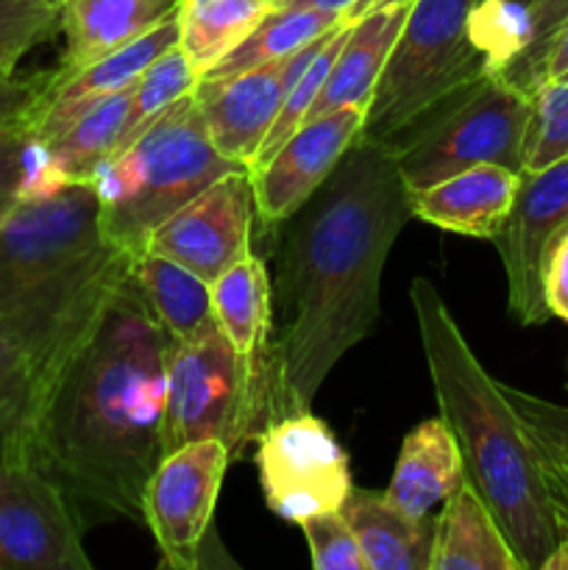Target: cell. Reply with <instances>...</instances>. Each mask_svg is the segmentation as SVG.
I'll return each instance as SVG.
<instances>
[{"label":"cell","instance_id":"5b68a950","mask_svg":"<svg viewBox=\"0 0 568 570\" xmlns=\"http://www.w3.org/2000/svg\"><path fill=\"white\" fill-rule=\"evenodd\" d=\"M237 167L243 165L226 159L212 142L193 89L117 150L92 181L106 243L137 259L173 212Z\"/></svg>","mask_w":568,"mask_h":570},{"label":"cell","instance_id":"ffe728a7","mask_svg":"<svg viewBox=\"0 0 568 570\" xmlns=\"http://www.w3.org/2000/svg\"><path fill=\"white\" fill-rule=\"evenodd\" d=\"M360 543L365 570H429L434 518L410 515L388 493L351 488L340 510Z\"/></svg>","mask_w":568,"mask_h":570},{"label":"cell","instance_id":"83f0119b","mask_svg":"<svg viewBox=\"0 0 568 570\" xmlns=\"http://www.w3.org/2000/svg\"><path fill=\"white\" fill-rule=\"evenodd\" d=\"M195 87H198V76L189 67L184 50L178 45L167 48L154 65L145 67V72L131 87V104H128V115L126 122H123V137L117 150H123L131 139H137L161 111L170 109L176 100L193 92Z\"/></svg>","mask_w":568,"mask_h":570},{"label":"cell","instance_id":"9c48e42d","mask_svg":"<svg viewBox=\"0 0 568 570\" xmlns=\"http://www.w3.org/2000/svg\"><path fill=\"white\" fill-rule=\"evenodd\" d=\"M256 471L271 512L301 523L317 512L343 510L351 488L349 454L312 412L267 421L256 432Z\"/></svg>","mask_w":568,"mask_h":570},{"label":"cell","instance_id":"ee69618b","mask_svg":"<svg viewBox=\"0 0 568 570\" xmlns=\"http://www.w3.org/2000/svg\"><path fill=\"white\" fill-rule=\"evenodd\" d=\"M265 3H271V6H278V3H282V0H265Z\"/></svg>","mask_w":568,"mask_h":570},{"label":"cell","instance_id":"44dd1931","mask_svg":"<svg viewBox=\"0 0 568 570\" xmlns=\"http://www.w3.org/2000/svg\"><path fill=\"white\" fill-rule=\"evenodd\" d=\"M410 6L412 3L388 6V9L371 11V14L349 22V33L340 45V53L329 70L310 120L343 109V106H365L368 109Z\"/></svg>","mask_w":568,"mask_h":570},{"label":"cell","instance_id":"7c38bea8","mask_svg":"<svg viewBox=\"0 0 568 570\" xmlns=\"http://www.w3.org/2000/svg\"><path fill=\"white\" fill-rule=\"evenodd\" d=\"M568 228V159L521 173L516 200L493 237L507 278V306L521 326L551 317L543 295L551 248Z\"/></svg>","mask_w":568,"mask_h":570},{"label":"cell","instance_id":"74e56055","mask_svg":"<svg viewBox=\"0 0 568 570\" xmlns=\"http://www.w3.org/2000/svg\"><path fill=\"white\" fill-rule=\"evenodd\" d=\"M543 295L551 315L568 323V228L551 248L549 265H546Z\"/></svg>","mask_w":568,"mask_h":570},{"label":"cell","instance_id":"bcb514c9","mask_svg":"<svg viewBox=\"0 0 568 570\" xmlns=\"http://www.w3.org/2000/svg\"><path fill=\"white\" fill-rule=\"evenodd\" d=\"M566 387H568V382H566Z\"/></svg>","mask_w":568,"mask_h":570},{"label":"cell","instance_id":"d6986e66","mask_svg":"<svg viewBox=\"0 0 568 570\" xmlns=\"http://www.w3.org/2000/svg\"><path fill=\"white\" fill-rule=\"evenodd\" d=\"M176 6L178 0H61L59 31L65 50L50 70V81L70 78L92 61L126 48L159 26Z\"/></svg>","mask_w":568,"mask_h":570},{"label":"cell","instance_id":"484cf974","mask_svg":"<svg viewBox=\"0 0 568 570\" xmlns=\"http://www.w3.org/2000/svg\"><path fill=\"white\" fill-rule=\"evenodd\" d=\"M349 20V14H334V11L312 9V6L278 3L262 17L259 26L232 50L223 61H217L204 78H223L234 72L251 70V67L271 65V61L287 59L298 53L317 37L337 28Z\"/></svg>","mask_w":568,"mask_h":570},{"label":"cell","instance_id":"603a6c76","mask_svg":"<svg viewBox=\"0 0 568 570\" xmlns=\"http://www.w3.org/2000/svg\"><path fill=\"white\" fill-rule=\"evenodd\" d=\"M429 570H523L490 507L466 479L434 518Z\"/></svg>","mask_w":568,"mask_h":570},{"label":"cell","instance_id":"ab89813d","mask_svg":"<svg viewBox=\"0 0 568 570\" xmlns=\"http://www.w3.org/2000/svg\"><path fill=\"white\" fill-rule=\"evenodd\" d=\"M401 3H412V0H356V3L349 9V20H356V17H365L371 14V11L388 9V6H401Z\"/></svg>","mask_w":568,"mask_h":570},{"label":"cell","instance_id":"ba28073f","mask_svg":"<svg viewBox=\"0 0 568 570\" xmlns=\"http://www.w3.org/2000/svg\"><path fill=\"white\" fill-rule=\"evenodd\" d=\"M217 438L239 454L251 438L243 406L239 362L221 326L184 343H167L165 354V454Z\"/></svg>","mask_w":568,"mask_h":570},{"label":"cell","instance_id":"ac0fdd59","mask_svg":"<svg viewBox=\"0 0 568 570\" xmlns=\"http://www.w3.org/2000/svg\"><path fill=\"white\" fill-rule=\"evenodd\" d=\"M521 173L501 165H477L451 173L429 187L410 193L412 217L462 237L488 239L499 234L516 200Z\"/></svg>","mask_w":568,"mask_h":570},{"label":"cell","instance_id":"8d00e7d4","mask_svg":"<svg viewBox=\"0 0 568 570\" xmlns=\"http://www.w3.org/2000/svg\"><path fill=\"white\" fill-rule=\"evenodd\" d=\"M28 128H0V223L20 204L22 176H26Z\"/></svg>","mask_w":568,"mask_h":570},{"label":"cell","instance_id":"e0dca14e","mask_svg":"<svg viewBox=\"0 0 568 570\" xmlns=\"http://www.w3.org/2000/svg\"><path fill=\"white\" fill-rule=\"evenodd\" d=\"M173 45H178V11H170L159 26L128 42L126 48L72 72L70 78H61V81H50L48 78V87H45L37 111L28 122V134L37 142H48L95 100L131 89L145 72V67L154 65Z\"/></svg>","mask_w":568,"mask_h":570},{"label":"cell","instance_id":"52a82bcc","mask_svg":"<svg viewBox=\"0 0 568 570\" xmlns=\"http://www.w3.org/2000/svg\"><path fill=\"white\" fill-rule=\"evenodd\" d=\"M529 92L490 72L384 142L407 193L477 165L523 170Z\"/></svg>","mask_w":568,"mask_h":570},{"label":"cell","instance_id":"5bb4252c","mask_svg":"<svg viewBox=\"0 0 568 570\" xmlns=\"http://www.w3.org/2000/svg\"><path fill=\"white\" fill-rule=\"evenodd\" d=\"M332 31H326L287 59L251 67V70L234 72V76L200 78L195 87V98L204 111L212 142L226 159L251 170L278 109H282L284 95L293 87L295 78L310 67V61L326 45Z\"/></svg>","mask_w":568,"mask_h":570},{"label":"cell","instance_id":"b9f144b4","mask_svg":"<svg viewBox=\"0 0 568 570\" xmlns=\"http://www.w3.org/2000/svg\"><path fill=\"white\" fill-rule=\"evenodd\" d=\"M540 570H568V538L557 540L555 551L543 560Z\"/></svg>","mask_w":568,"mask_h":570},{"label":"cell","instance_id":"f1b7e54d","mask_svg":"<svg viewBox=\"0 0 568 570\" xmlns=\"http://www.w3.org/2000/svg\"><path fill=\"white\" fill-rule=\"evenodd\" d=\"M568 159V81H540L529 92L523 170L535 173Z\"/></svg>","mask_w":568,"mask_h":570},{"label":"cell","instance_id":"d6a6232c","mask_svg":"<svg viewBox=\"0 0 568 570\" xmlns=\"http://www.w3.org/2000/svg\"><path fill=\"white\" fill-rule=\"evenodd\" d=\"M568 17V0H532L529 3V45L501 76L532 92L540 83V65L560 22Z\"/></svg>","mask_w":568,"mask_h":570},{"label":"cell","instance_id":"7402d4cb","mask_svg":"<svg viewBox=\"0 0 568 570\" xmlns=\"http://www.w3.org/2000/svg\"><path fill=\"white\" fill-rule=\"evenodd\" d=\"M466 479L460 445L443 417H432L404 438L393 479L384 490L395 507L410 515H429L434 504L449 499Z\"/></svg>","mask_w":568,"mask_h":570},{"label":"cell","instance_id":"cb8c5ba5","mask_svg":"<svg viewBox=\"0 0 568 570\" xmlns=\"http://www.w3.org/2000/svg\"><path fill=\"white\" fill-rule=\"evenodd\" d=\"M134 276L167 343H184L217 326L212 284L189 267L145 250L134 262Z\"/></svg>","mask_w":568,"mask_h":570},{"label":"cell","instance_id":"836d02e7","mask_svg":"<svg viewBox=\"0 0 568 570\" xmlns=\"http://www.w3.org/2000/svg\"><path fill=\"white\" fill-rule=\"evenodd\" d=\"M501 393H505L507 404L512 406V412H516L523 426L538 432L549 443L560 445L562 451H568V406L523 393V390L510 387L505 382H501Z\"/></svg>","mask_w":568,"mask_h":570},{"label":"cell","instance_id":"9a60e30c","mask_svg":"<svg viewBox=\"0 0 568 570\" xmlns=\"http://www.w3.org/2000/svg\"><path fill=\"white\" fill-rule=\"evenodd\" d=\"M365 111V106H343L312 117L271 159L251 170L256 217L265 226H282L332 176L337 161L360 139Z\"/></svg>","mask_w":568,"mask_h":570},{"label":"cell","instance_id":"4dcf8cb0","mask_svg":"<svg viewBox=\"0 0 568 570\" xmlns=\"http://www.w3.org/2000/svg\"><path fill=\"white\" fill-rule=\"evenodd\" d=\"M59 31V9L48 0H0V72Z\"/></svg>","mask_w":568,"mask_h":570},{"label":"cell","instance_id":"d590c367","mask_svg":"<svg viewBox=\"0 0 568 570\" xmlns=\"http://www.w3.org/2000/svg\"><path fill=\"white\" fill-rule=\"evenodd\" d=\"M527 434L529 443H532L535 460H538L540 476H543L546 493H549L551 510H555L557 532H560V538H568V451L549 443L532 429H527Z\"/></svg>","mask_w":568,"mask_h":570},{"label":"cell","instance_id":"6da1fadb","mask_svg":"<svg viewBox=\"0 0 568 570\" xmlns=\"http://www.w3.org/2000/svg\"><path fill=\"white\" fill-rule=\"evenodd\" d=\"M410 217V193L390 148L360 137L282 223V326L271 360L267 421L310 412L334 365L371 337L384 262Z\"/></svg>","mask_w":568,"mask_h":570},{"label":"cell","instance_id":"d4e9b609","mask_svg":"<svg viewBox=\"0 0 568 570\" xmlns=\"http://www.w3.org/2000/svg\"><path fill=\"white\" fill-rule=\"evenodd\" d=\"M271 9L265 0H178V48L198 81L226 59Z\"/></svg>","mask_w":568,"mask_h":570},{"label":"cell","instance_id":"7a4b0ae2","mask_svg":"<svg viewBox=\"0 0 568 570\" xmlns=\"http://www.w3.org/2000/svg\"><path fill=\"white\" fill-rule=\"evenodd\" d=\"M165 354L167 337L131 271L45 393L31 460L65 488L84 529L143 521L145 484L165 456Z\"/></svg>","mask_w":568,"mask_h":570},{"label":"cell","instance_id":"1f68e13d","mask_svg":"<svg viewBox=\"0 0 568 570\" xmlns=\"http://www.w3.org/2000/svg\"><path fill=\"white\" fill-rule=\"evenodd\" d=\"M315 570H365L360 543L340 510L317 512L298 523Z\"/></svg>","mask_w":568,"mask_h":570},{"label":"cell","instance_id":"30bf717a","mask_svg":"<svg viewBox=\"0 0 568 570\" xmlns=\"http://www.w3.org/2000/svg\"><path fill=\"white\" fill-rule=\"evenodd\" d=\"M0 570H92L70 495L31 456L0 460Z\"/></svg>","mask_w":568,"mask_h":570},{"label":"cell","instance_id":"2e32d148","mask_svg":"<svg viewBox=\"0 0 568 570\" xmlns=\"http://www.w3.org/2000/svg\"><path fill=\"white\" fill-rule=\"evenodd\" d=\"M212 309L239 362L245 423L256 438L271 399L273 287L265 262L254 250L212 282Z\"/></svg>","mask_w":568,"mask_h":570},{"label":"cell","instance_id":"277c9868","mask_svg":"<svg viewBox=\"0 0 568 570\" xmlns=\"http://www.w3.org/2000/svg\"><path fill=\"white\" fill-rule=\"evenodd\" d=\"M410 304L440 417L460 445L466 482L490 507L521 568L540 570L560 532L527 429L429 278H412Z\"/></svg>","mask_w":568,"mask_h":570},{"label":"cell","instance_id":"60d3db41","mask_svg":"<svg viewBox=\"0 0 568 570\" xmlns=\"http://www.w3.org/2000/svg\"><path fill=\"white\" fill-rule=\"evenodd\" d=\"M282 3H295V6H312V9L334 11V14H349L351 6L356 0H282Z\"/></svg>","mask_w":568,"mask_h":570},{"label":"cell","instance_id":"3957f363","mask_svg":"<svg viewBox=\"0 0 568 570\" xmlns=\"http://www.w3.org/2000/svg\"><path fill=\"white\" fill-rule=\"evenodd\" d=\"M134 262L106 243L92 181L22 198L0 223V334L28 356L42 399Z\"/></svg>","mask_w":568,"mask_h":570},{"label":"cell","instance_id":"f6af8a7d","mask_svg":"<svg viewBox=\"0 0 568 570\" xmlns=\"http://www.w3.org/2000/svg\"><path fill=\"white\" fill-rule=\"evenodd\" d=\"M48 3H53L56 9H59V6H61V0H48Z\"/></svg>","mask_w":568,"mask_h":570},{"label":"cell","instance_id":"8fae6325","mask_svg":"<svg viewBox=\"0 0 568 570\" xmlns=\"http://www.w3.org/2000/svg\"><path fill=\"white\" fill-rule=\"evenodd\" d=\"M232 462L223 440H195L159 460L143 495V523L159 546L161 566L195 570L204 566L217 495Z\"/></svg>","mask_w":568,"mask_h":570},{"label":"cell","instance_id":"f546056e","mask_svg":"<svg viewBox=\"0 0 568 570\" xmlns=\"http://www.w3.org/2000/svg\"><path fill=\"white\" fill-rule=\"evenodd\" d=\"M349 22L351 20H345L343 26L334 28L332 37L326 39V45H323V48L317 50L315 59L310 61V67H306V70L295 78L293 87L287 89L282 109H278L276 120H273L271 131H267L265 142H262V148H259V154H256V161L251 165V170H254V167H259L262 161L271 159V156L276 154V150L282 148V145L287 142V139L293 137V134L298 131L306 120H310L312 109H315L317 98H321L323 83H326L329 70H332L334 59H337V53H340V45H343L345 33H349Z\"/></svg>","mask_w":568,"mask_h":570},{"label":"cell","instance_id":"4fadbf2b","mask_svg":"<svg viewBox=\"0 0 568 570\" xmlns=\"http://www.w3.org/2000/svg\"><path fill=\"white\" fill-rule=\"evenodd\" d=\"M254 187L248 167L223 173L189 204L173 212L148 239L150 254L189 267L206 282L251 254L254 234Z\"/></svg>","mask_w":568,"mask_h":570},{"label":"cell","instance_id":"7bdbcfd3","mask_svg":"<svg viewBox=\"0 0 568 570\" xmlns=\"http://www.w3.org/2000/svg\"><path fill=\"white\" fill-rule=\"evenodd\" d=\"M512 3H518V6H529V3H532V0H512Z\"/></svg>","mask_w":568,"mask_h":570},{"label":"cell","instance_id":"e575fe53","mask_svg":"<svg viewBox=\"0 0 568 570\" xmlns=\"http://www.w3.org/2000/svg\"><path fill=\"white\" fill-rule=\"evenodd\" d=\"M48 72H0V128L26 126L48 87Z\"/></svg>","mask_w":568,"mask_h":570},{"label":"cell","instance_id":"8992f818","mask_svg":"<svg viewBox=\"0 0 568 570\" xmlns=\"http://www.w3.org/2000/svg\"><path fill=\"white\" fill-rule=\"evenodd\" d=\"M482 0H412L368 104L362 139L390 142L418 117L493 72L477 37Z\"/></svg>","mask_w":568,"mask_h":570},{"label":"cell","instance_id":"f35d334b","mask_svg":"<svg viewBox=\"0 0 568 570\" xmlns=\"http://www.w3.org/2000/svg\"><path fill=\"white\" fill-rule=\"evenodd\" d=\"M540 81H568V17L549 39L543 65H540Z\"/></svg>","mask_w":568,"mask_h":570},{"label":"cell","instance_id":"4316f807","mask_svg":"<svg viewBox=\"0 0 568 570\" xmlns=\"http://www.w3.org/2000/svg\"><path fill=\"white\" fill-rule=\"evenodd\" d=\"M42 382L28 356L0 334V460L31 456Z\"/></svg>","mask_w":568,"mask_h":570}]
</instances>
